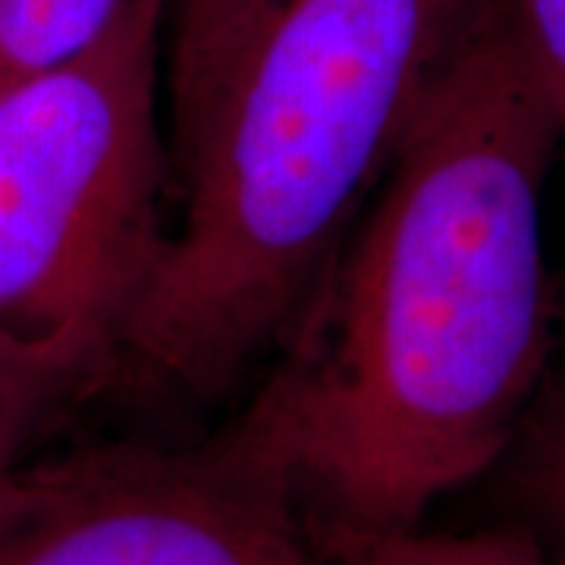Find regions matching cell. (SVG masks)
I'll list each match as a JSON object with an SVG mask.
<instances>
[{"label":"cell","instance_id":"obj_10","mask_svg":"<svg viewBox=\"0 0 565 565\" xmlns=\"http://www.w3.org/2000/svg\"><path fill=\"white\" fill-rule=\"evenodd\" d=\"M61 415L35 386L0 367V481L32 452L41 430Z\"/></svg>","mask_w":565,"mask_h":565},{"label":"cell","instance_id":"obj_5","mask_svg":"<svg viewBox=\"0 0 565 565\" xmlns=\"http://www.w3.org/2000/svg\"><path fill=\"white\" fill-rule=\"evenodd\" d=\"M282 0H170L167 13V129L182 182L202 158L248 51Z\"/></svg>","mask_w":565,"mask_h":565},{"label":"cell","instance_id":"obj_2","mask_svg":"<svg viewBox=\"0 0 565 565\" xmlns=\"http://www.w3.org/2000/svg\"><path fill=\"white\" fill-rule=\"evenodd\" d=\"M497 0H282L248 51L114 386L217 399L289 337Z\"/></svg>","mask_w":565,"mask_h":565},{"label":"cell","instance_id":"obj_4","mask_svg":"<svg viewBox=\"0 0 565 565\" xmlns=\"http://www.w3.org/2000/svg\"><path fill=\"white\" fill-rule=\"evenodd\" d=\"M0 565H330L274 465L226 424L195 446L95 440L0 481Z\"/></svg>","mask_w":565,"mask_h":565},{"label":"cell","instance_id":"obj_7","mask_svg":"<svg viewBox=\"0 0 565 565\" xmlns=\"http://www.w3.org/2000/svg\"><path fill=\"white\" fill-rule=\"evenodd\" d=\"M308 527L330 565H556L541 541L515 522L468 534Z\"/></svg>","mask_w":565,"mask_h":565},{"label":"cell","instance_id":"obj_6","mask_svg":"<svg viewBox=\"0 0 565 565\" xmlns=\"http://www.w3.org/2000/svg\"><path fill=\"white\" fill-rule=\"evenodd\" d=\"M519 522L556 565H565V359L546 374L534 405L503 456Z\"/></svg>","mask_w":565,"mask_h":565},{"label":"cell","instance_id":"obj_9","mask_svg":"<svg viewBox=\"0 0 565 565\" xmlns=\"http://www.w3.org/2000/svg\"><path fill=\"white\" fill-rule=\"evenodd\" d=\"M503 7L534 76L565 117V0H503Z\"/></svg>","mask_w":565,"mask_h":565},{"label":"cell","instance_id":"obj_8","mask_svg":"<svg viewBox=\"0 0 565 565\" xmlns=\"http://www.w3.org/2000/svg\"><path fill=\"white\" fill-rule=\"evenodd\" d=\"M120 7L122 0H0V92L79 54Z\"/></svg>","mask_w":565,"mask_h":565},{"label":"cell","instance_id":"obj_1","mask_svg":"<svg viewBox=\"0 0 565 565\" xmlns=\"http://www.w3.org/2000/svg\"><path fill=\"white\" fill-rule=\"evenodd\" d=\"M556 114L497 0L230 422L308 525L412 531L503 462L556 364Z\"/></svg>","mask_w":565,"mask_h":565},{"label":"cell","instance_id":"obj_3","mask_svg":"<svg viewBox=\"0 0 565 565\" xmlns=\"http://www.w3.org/2000/svg\"><path fill=\"white\" fill-rule=\"evenodd\" d=\"M170 0H122L70 61L0 92V367L57 408L114 386L177 192Z\"/></svg>","mask_w":565,"mask_h":565}]
</instances>
